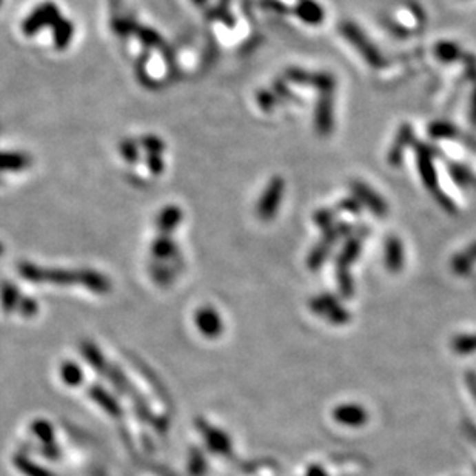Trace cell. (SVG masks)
I'll use <instances>...</instances> for the list:
<instances>
[{
    "instance_id": "1",
    "label": "cell",
    "mask_w": 476,
    "mask_h": 476,
    "mask_svg": "<svg viewBox=\"0 0 476 476\" xmlns=\"http://www.w3.org/2000/svg\"><path fill=\"white\" fill-rule=\"evenodd\" d=\"M19 275L32 284H51V285H79L93 293L105 295L112 290V280L103 273L91 269L67 270V269H47L31 262L19 264Z\"/></svg>"
},
{
    "instance_id": "2",
    "label": "cell",
    "mask_w": 476,
    "mask_h": 476,
    "mask_svg": "<svg viewBox=\"0 0 476 476\" xmlns=\"http://www.w3.org/2000/svg\"><path fill=\"white\" fill-rule=\"evenodd\" d=\"M342 37L347 39V42L355 47V50L362 56V59L367 62L371 68H384L387 65L386 57L376 48V45L365 36V32L355 25L353 22H342L339 27Z\"/></svg>"
},
{
    "instance_id": "3",
    "label": "cell",
    "mask_w": 476,
    "mask_h": 476,
    "mask_svg": "<svg viewBox=\"0 0 476 476\" xmlns=\"http://www.w3.org/2000/svg\"><path fill=\"white\" fill-rule=\"evenodd\" d=\"M61 19L62 14L59 6L54 2H51V0H47V2H42L41 5L36 6V8L25 17V21L22 22V31L25 36L31 37L43 28H53Z\"/></svg>"
},
{
    "instance_id": "4",
    "label": "cell",
    "mask_w": 476,
    "mask_h": 476,
    "mask_svg": "<svg viewBox=\"0 0 476 476\" xmlns=\"http://www.w3.org/2000/svg\"><path fill=\"white\" fill-rule=\"evenodd\" d=\"M284 193L285 182L282 178L275 176V178L269 180L256 205V214L260 220H271L276 216L280 202L284 199Z\"/></svg>"
},
{
    "instance_id": "5",
    "label": "cell",
    "mask_w": 476,
    "mask_h": 476,
    "mask_svg": "<svg viewBox=\"0 0 476 476\" xmlns=\"http://www.w3.org/2000/svg\"><path fill=\"white\" fill-rule=\"evenodd\" d=\"M194 322H196L200 333L207 338H218L223 333V319H220L219 313L213 307H204L198 310L196 316H194Z\"/></svg>"
},
{
    "instance_id": "6",
    "label": "cell",
    "mask_w": 476,
    "mask_h": 476,
    "mask_svg": "<svg viewBox=\"0 0 476 476\" xmlns=\"http://www.w3.org/2000/svg\"><path fill=\"white\" fill-rule=\"evenodd\" d=\"M351 190H353L355 196L360 199L362 204L367 205L376 216H386L389 211L386 200H384L380 194L371 190L370 187L365 185L364 182H353V184H351Z\"/></svg>"
},
{
    "instance_id": "7",
    "label": "cell",
    "mask_w": 476,
    "mask_h": 476,
    "mask_svg": "<svg viewBox=\"0 0 476 476\" xmlns=\"http://www.w3.org/2000/svg\"><path fill=\"white\" fill-rule=\"evenodd\" d=\"M315 127L321 134H329L333 130V96L322 93L315 112Z\"/></svg>"
},
{
    "instance_id": "8",
    "label": "cell",
    "mask_w": 476,
    "mask_h": 476,
    "mask_svg": "<svg viewBox=\"0 0 476 476\" xmlns=\"http://www.w3.org/2000/svg\"><path fill=\"white\" fill-rule=\"evenodd\" d=\"M416 162H418L420 174H421L424 185H426L428 190L436 192V188H438V176H436L433 158H432V153L428 152V148L420 145L418 159H416Z\"/></svg>"
},
{
    "instance_id": "9",
    "label": "cell",
    "mask_w": 476,
    "mask_h": 476,
    "mask_svg": "<svg viewBox=\"0 0 476 476\" xmlns=\"http://www.w3.org/2000/svg\"><path fill=\"white\" fill-rule=\"evenodd\" d=\"M182 218L184 213L178 205H167L156 218V228L161 234H172L182 223Z\"/></svg>"
},
{
    "instance_id": "10",
    "label": "cell",
    "mask_w": 476,
    "mask_h": 476,
    "mask_svg": "<svg viewBox=\"0 0 476 476\" xmlns=\"http://www.w3.org/2000/svg\"><path fill=\"white\" fill-rule=\"evenodd\" d=\"M413 141V128L406 123L402 125L400 133H397L396 139L392 145V149L389 153V162L392 165H400L401 161L404 158V153H406V148L410 145V142Z\"/></svg>"
},
{
    "instance_id": "11",
    "label": "cell",
    "mask_w": 476,
    "mask_h": 476,
    "mask_svg": "<svg viewBox=\"0 0 476 476\" xmlns=\"http://www.w3.org/2000/svg\"><path fill=\"white\" fill-rule=\"evenodd\" d=\"M32 159L27 153L0 152V172H23L31 167Z\"/></svg>"
},
{
    "instance_id": "12",
    "label": "cell",
    "mask_w": 476,
    "mask_h": 476,
    "mask_svg": "<svg viewBox=\"0 0 476 476\" xmlns=\"http://www.w3.org/2000/svg\"><path fill=\"white\" fill-rule=\"evenodd\" d=\"M295 14L307 25H321L325 16L322 6L316 3L315 0H301L296 5Z\"/></svg>"
},
{
    "instance_id": "13",
    "label": "cell",
    "mask_w": 476,
    "mask_h": 476,
    "mask_svg": "<svg viewBox=\"0 0 476 476\" xmlns=\"http://www.w3.org/2000/svg\"><path fill=\"white\" fill-rule=\"evenodd\" d=\"M152 254L154 259L167 260V259L178 258L179 250H178V245H176V242L169 234H161V236H158L153 240Z\"/></svg>"
},
{
    "instance_id": "14",
    "label": "cell",
    "mask_w": 476,
    "mask_h": 476,
    "mask_svg": "<svg viewBox=\"0 0 476 476\" xmlns=\"http://www.w3.org/2000/svg\"><path fill=\"white\" fill-rule=\"evenodd\" d=\"M21 302L22 295L14 284L6 282V280L0 284V305L5 313L17 311Z\"/></svg>"
},
{
    "instance_id": "15",
    "label": "cell",
    "mask_w": 476,
    "mask_h": 476,
    "mask_svg": "<svg viewBox=\"0 0 476 476\" xmlns=\"http://www.w3.org/2000/svg\"><path fill=\"white\" fill-rule=\"evenodd\" d=\"M200 426V432L204 435V438L207 441V444L210 446L214 452H219V453H225L230 450V446H228V439L225 438V435L220 432V430L211 427L210 424H204V422H199Z\"/></svg>"
},
{
    "instance_id": "16",
    "label": "cell",
    "mask_w": 476,
    "mask_h": 476,
    "mask_svg": "<svg viewBox=\"0 0 476 476\" xmlns=\"http://www.w3.org/2000/svg\"><path fill=\"white\" fill-rule=\"evenodd\" d=\"M74 36V23L68 19L62 17L53 27V41L57 50H65L73 41Z\"/></svg>"
},
{
    "instance_id": "17",
    "label": "cell",
    "mask_w": 476,
    "mask_h": 476,
    "mask_svg": "<svg viewBox=\"0 0 476 476\" xmlns=\"http://www.w3.org/2000/svg\"><path fill=\"white\" fill-rule=\"evenodd\" d=\"M90 396L93 397L96 402L101 404V407L105 410V412L112 413L114 416H117L121 413V408H119V404L116 402L114 397L110 396L105 390L101 389V387H93L90 390Z\"/></svg>"
},
{
    "instance_id": "18",
    "label": "cell",
    "mask_w": 476,
    "mask_h": 476,
    "mask_svg": "<svg viewBox=\"0 0 476 476\" xmlns=\"http://www.w3.org/2000/svg\"><path fill=\"white\" fill-rule=\"evenodd\" d=\"M435 54L441 62L450 63L458 61L461 56V48L453 42H439L435 47Z\"/></svg>"
},
{
    "instance_id": "19",
    "label": "cell",
    "mask_w": 476,
    "mask_h": 476,
    "mask_svg": "<svg viewBox=\"0 0 476 476\" xmlns=\"http://www.w3.org/2000/svg\"><path fill=\"white\" fill-rule=\"evenodd\" d=\"M134 34L138 36L142 45H145L147 48H158V47H162V45H164V39H162L159 32L154 31L153 28L138 27L136 28Z\"/></svg>"
},
{
    "instance_id": "20",
    "label": "cell",
    "mask_w": 476,
    "mask_h": 476,
    "mask_svg": "<svg viewBox=\"0 0 476 476\" xmlns=\"http://www.w3.org/2000/svg\"><path fill=\"white\" fill-rule=\"evenodd\" d=\"M139 142L133 138H127L119 142V154L127 164H136L139 161Z\"/></svg>"
},
{
    "instance_id": "21",
    "label": "cell",
    "mask_w": 476,
    "mask_h": 476,
    "mask_svg": "<svg viewBox=\"0 0 476 476\" xmlns=\"http://www.w3.org/2000/svg\"><path fill=\"white\" fill-rule=\"evenodd\" d=\"M61 375L63 377L65 384H68V386H79L83 380V373L82 370L77 367L74 362H65L62 365V370H61Z\"/></svg>"
},
{
    "instance_id": "22",
    "label": "cell",
    "mask_w": 476,
    "mask_h": 476,
    "mask_svg": "<svg viewBox=\"0 0 476 476\" xmlns=\"http://www.w3.org/2000/svg\"><path fill=\"white\" fill-rule=\"evenodd\" d=\"M139 145L145 149L148 154H162L165 152V142L162 141L159 136L147 134L141 138Z\"/></svg>"
},
{
    "instance_id": "23",
    "label": "cell",
    "mask_w": 476,
    "mask_h": 476,
    "mask_svg": "<svg viewBox=\"0 0 476 476\" xmlns=\"http://www.w3.org/2000/svg\"><path fill=\"white\" fill-rule=\"evenodd\" d=\"M428 133L435 139H452L456 136V128L448 122H435L428 127Z\"/></svg>"
},
{
    "instance_id": "24",
    "label": "cell",
    "mask_w": 476,
    "mask_h": 476,
    "mask_svg": "<svg viewBox=\"0 0 476 476\" xmlns=\"http://www.w3.org/2000/svg\"><path fill=\"white\" fill-rule=\"evenodd\" d=\"M17 468L21 472H23L27 476H54L51 472L43 470L42 467L34 466L32 462H30L27 458H23V456H17L14 459Z\"/></svg>"
},
{
    "instance_id": "25",
    "label": "cell",
    "mask_w": 476,
    "mask_h": 476,
    "mask_svg": "<svg viewBox=\"0 0 476 476\" xmlns=\"http://www.w3.org/2000/svg\"><path fill=\"white\" fill-rule=\"evenodd\" d=\"M387 260L390 265L396 267L401 260V242L396 238L387 240Z\"/></svg>"
},
{
    "instance_id": "26",
    "label": "cell",
    "mask_w": 476,
    "mask_h": 476,
    "mask_svg": "<svg viewBox=\"0 0 476 476\" xmlns=\"http://www.w3.org/2000/svg\"><path fill=\"white\" fill-rule=\"evenodd\" d=\"M147 165L154 176H161L164 173V159H162V154H148L147 156Z\"/></svg>"
},
{
    "instance_id": "27",
    "label": "cell",
    "mask_w": 476,
    "mask_h": 476,
    "mask_svg": "<svg viewBox=\"0 0 476 476\" xmlns=\"http://www.w3.org/2000/svg\"><path fill=\"white\" fill-rule=\"evenodd\" d=\"M39 310V305L37 302L34 301V299H31V298H22V302L21 305H19V313L23 316H27V318H31V316H34L36 313Z\"/></svg>"
},
{
    "instance_id": "28",
    "label": "cell",
    "mask_w": 476,
    "mask_h": 476,
    "mask_svg": "<svg viewBox=\"0 0 476 476\" xmlns=\"http://www.w3.org/2000/svg\"><path fill=\"white\" fill-rule=\"evenodd\" d=\"M450 169H452L450 173H452L453 179L458 180L459 185H472V174L466 172L464 168L459 165H453V167H450Z\"/></svg>"
},
{
    "instance_id": "29",
    "label": "cell",
    "mask_w": 476,
    "mask_h": 476,
    "mask_svg": "<svg viewBox=\"0 0 476 476\" xmlns=\"http://www.w3.org/2000/svg\"><path fill=\"white\" fill-rule=\"evenodd\" d=\"M258 103L264 112H270L276 103V96L271 94L270 91H260V93L258 94Z\"/></svg>"
},
{
    "instance_id": "30",
    "label": "cell",
    "mask_w": 476,
    "mask_h": 476,
    "mask_svg": "<svg viewBox=\"0 0 476 476\" xmlns=\"http://www.w3.org/2000/svg\"><path fill=\"white\" fill-rule=\"evenodd\" d=\"M331 219H333V214H331L330 211L322 210V211H318L315 214V223L318 225H322V227L330 225L331 224Z\"/></svg>"
},
{
    "instance_id": "31",
    "label": "cell",
    "mask_w": 476,
    "mask_h": 476,
    "mask_svg": "<svg viewBox=\"0 0 476 476\" xmlns=\"http://www.w3.org/2000/svg\"><path fill=\"white\" fill-rule=\"evenodd\" d=\"M470 117H472L473 125H476V90L473 91V97H472V112H470Z\"/></svg>"
},
{
    "instance_id": "32",
    "label": "cell",
    "mask_w": 476,
    "mask_h": 476,
    "mask_svg": "<svg viewBox=\"0 0 476 476\" xmlns=\"http://www.w3.org/2000/svg\"><path fill=\"white\" fill-rule=\"evenodd\" d=\"M192 2H193L194 5H198V6H202V5H205V3L208 2V0H192Z\"/></svg>"
},
{
    "instance_id": "33",
    "label": "cell",
    "mask_w": 476,
    "mask_h": 476,
    "mask_svg": "<svg viewBox=\"0 0 476 476\" xmlns=\"http://www.w3.org/2000/svg\"><path fill=\"white\" fill-rule=\"evenodd\" d=\"M2 253H3V245L0 244V254H2Z\"/></svg>"
},
{
    "instance_id": "34",
    "label": "cell",
    "mask_w": 476,
    "mask_h": 476,
    "mask_svg": "<svg viewBox=\"0 0 476 476\" xmlns=\"http://www.w3.org/2000/svg\"><path fill=\"white\" fill-rule=\"evenodd\" d=\"M2 3H3V0H0V6H2Z\"/></svg>"
}]
</instances>
